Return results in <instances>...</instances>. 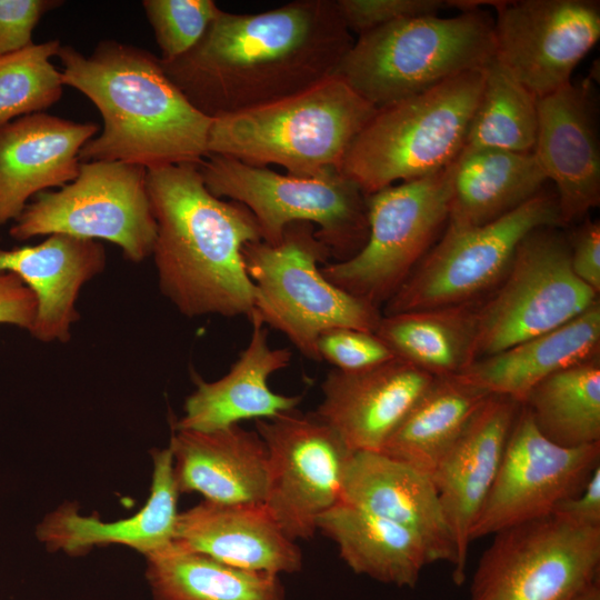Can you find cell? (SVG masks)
<instances>
[{"label":"cell","instance_id":"cell-40","mask_svg":"<svg viewBox=\"0 0 600 600\" xmlns=\"http://www.w3.org/2000/svg\"><path fill=\"white\" fill-rule=\"evenodd\" d=\"M570 263L574 274L597 293L600 292V222L584 220L567 236Z\"/></svg>","mask_w":600,"mask_h":600},{"label":"cell","instance_id":"cell-42","mask_svg":"<svg viewBox=\"0 0 600 600\" xmlns=\"http://www.w3.org/2000/svg\"><path fill=\"white\" fill-rule=\"evenodd\" d=\"M552 513L576 526L600 528V466L593 470L584 488L559 502Z\"/></svg>","mask_w":600,"mask_h":600},{"label":"cell","instance_id":"cell-9","mask_svg":"<svg viewBox=\"0 0 600 600\" xmlns=\"http://www.w3.org/2000/svg\"><path fill=\"white\" fill-rule=\"evenodd\" d=\"M454 162L366 196L368 238L352 257L327 262L333 284L377 308L387 303L431 249L448 222Z\"/></svg>","mask_w":600,"mask_h":600},{"label":"cell","instance_id":"cell-4","mask_svg":"<svg viewBox=\"0 0 600 600\" xmlns=\"http://www.w3.org/2000/svg\"><path fill=\"white\" fill-rule=\"evenodd\" d=\"M376 111L333 74L294 94L212 118L207 150L251 166L278 164L296 177H319L340 171Z\"/></svg>","mask_w":600,"mask_h":600},{"label":"cell","instance_id":"cell-8","mask_svg":"<svg viewBox=\"0 0 600 600\" xmlns=\"http://www.w3.org/2000/svg\"><path fill=\"white\" fill-rule=\"evenodd\" d=\"M198 167L213 196L239 202L254 216L269 244H277L294 222L313 224L338 261L356 254L367 241L366 196L340 171L301 178L211 153Z\"/></svg>","mask_w":600,"mask_h":600},{"label":"cell","instance_id":"cell-3","mask_svg":"<svg viewBox=\"0 0 600 600\" xmlns=\"http://www.w3.org/2000/svg\"><path fill=\"white\" fill-rule=\"evenodd\" d=\"M62 80L101 114V133L79 153L80 162L120 161L147 170L199 166L208 156L212 118L196 109L146 49L102 40L90 54L60 47Z\"/></svg>","mask_w":600,"mask_h":600},{"label":"cell","instance_id":"cell-11","mask_svg":"<svg viewBox=\"0 0 600 600\" xmlns=\"http://www.w3.org/2000/svg\"><path fill=\"white\" fill-rule=\"evenodd\" d=\"M496 288L478 307L474 361L551 331L599 300L572 271L568 238L558 227L527 234Z\"/></svg>","mask_w":600,"mask_h":600},{"label":"cell","instance_id":"cell-26","mask_svg":"<svg viewBox=\"0 0 600 600\" xmlns=\"http://www.w3.org/2000/svg\"><path fill=\"white\" fill-rule=\"evenodd\" d=\"M153 471L150 496L133 516L106 522L81 516L74 503H64L47 514L36 534L49 551L84 554L92 547L122 544L143 556L170 544L178 518L179 489L169 448L151 452Z\"/></svg>","mask_w":600,"mask_h":600},{"label":"cell","instance_id":"cell-43","mask_svg":"<svg viewBox=\"0 0 600 600\" xmlns=\"http://www.w3.org/2000/svg\"><path fill=\"white\" fill-rule=\"evenodd\" d=\"M571 600H600V581L590 584Z\"/></svg>","mask_w":600,"mask_h":600},{"label":"cell","instance_id":"cell-33","mask_svg":"<svg viewBox=\"0 0 600 600\" xmlns=\"http://www.w3.org/2000/svg\"><path fill=\"white\" fill-rule=\"evenodd\" d=\"M522 404L540 433L558 446L600 442V354L547 377Z\"/></svg>","mask_w":600,"mask_h":600},{"label":"cell","instance_id":"cell-29","mask_svg":"<svg viewBox=\"0 0 600 600\" xmlns=\"http://www.w3.org/2000/svg\"><path fill=\"white\" fill-rule=\"evenodd\" d=\"M547 181L533 152H461L454 162L447 227L464 229L494 221L538 194Z\"/></svg>","mask_w":600,"mask_h":600},{"label":"cell","instance_id":"cell-15","mask_svg":"<svg viewBox=\"0 0 600 600\" xmlns=\"http://www.w3.org/2000/svg\"><path fill=\"white\" fill-rule=\"evenodd\" d=\"M600 466V442L558 446L537 429L521 403L489 494L471 529V542L552 513L578 494Z\"/></svg>","mask_w":600,"mask_h":600},{"label":"cell","instance_id":"cell-34","mask_svg":"<svg viewBox=\"0 0 600 600\" xmlns=\"http://www.w3.org/2000/svg\"><path fill=\"white\" fill-rule=\"evenodd\" d=\"M537 100L494 59L484 69L482 91L461 152L482 149L532 152L538 130Z\"/></svg>","mask_w":600,"mask_h":600},{"label":"cell","instance_id":"cell-36","mask_svg":"<svg viewBox=\"0 0 600 600\" xmlns=\"http://www.w3.org/2000/svg\"><path fill=\"white\" fill-rule=\"evenodd\" d=\"M141 3L161 52L159 59L164 62L190 51L221 10L213 0H143Z\"/></svg>","mask_w":600,"mask_h":600},{"label":"cell","instance_id":"cell-38","mask_svg":"<svg viewBox=\"0 0 600 600\" xmlns=\"http://www.w3.org/2000/svg\"><path fill=\"white\" fill-rule=\"evenodd\" d=\"M339 14L358 36L399 20L438 14L443 0H336Z\"/></svg>","mask_w":600,"mask_h":600},{"label":"cell","instance_id":"cell-21","mask_svg":"<svg viewBox=\"0 0 600 600\" xmlns=\"http://www.w3.org/2000/svg\"><path fill=\"white\" fill-rule=\"evenodd\" d=\"M340 501L404 527L422 541L430 563L454 567V543L429 474L380 451H354Z\"/></svg>","mask_w":600,"mask_h":600},{"label":"cell","instance_id":"cell-16","mask_svg":"<svg viewBox=\"0 0 600 600\" xmlns=\"http://www.w3.org/2000/svg\"><path fill=\"white\" fill-rule=\"evenodd\" d=\"M496 10V60L537 99L569 83L600 38L599 1H500Z\"/></svg>","mask_w":600,"mask_h":600},{"label":"cell","instance_id":"cell-10","mask_svg":"<svg viewBox=\"0 0 600 600\" xmlns=\"http://www.w3.org/2000/svg\"><path fill=\"white\" fill-rule=\"evenodd\" d=\"M9 233L19 241L52 233L106 240L140 263L152 254L157 237L147 169L120 161L81 162L74 180L36 194Z\"/></svg>","mask_w":600,"mask_h":600},{"label":"cell","instance_id":"cell-7","mask_svg":"<svg viewBox=\"0 0 600 600\" xmlns=\"http://www.w3.org/2000/svg\"><path fill=\"white\" fill-rule=\"evenodd\" d=\"M254 291V312L307 358L321 361L317 342L333 328L376 332L380 309L330 282L321 272L330 250L309 222L289 224L277 244L262 240L242 251Z\"/></svg>","mask_w":600,"mask_h":600},{"label":"cell","instance_id":"cell-5","mask_svg":"<svg viewBox=\"0 0 600 600\" xmlns=\"http://www.w3.org/2000/svg\"><path fill=\"white\" fill-rule=\"evenodd\" d=\"M494 59L493 18L477 9L403 19L360 34L334 76L379 109Z\"/></svg>","mask_w":600,"mask_h":600},{"label":"cell","instance_id":"cell-17","mask_svg":"<svg viewBox=\"0 0 600 600\" xmlns=\"http://www.w3.org/2000/svg\"><path fill=\"white\" fill-rule=\"evenodd\" d=\"M538 130L533 154L556 197L563 226L600 203L598 100L590 77L570 81L537 100Z\"/></svg>","mask_w":600,"mask_h":600},{"label":"cell","instance_id":"cell-20","mask_svg":"<svg viewBox=\"0 0 600 600\" xmlns=\"http://www.w3.org/2000/svg\"><path fill=\"white\" fill-rule=\"evenodd\" d=\"M99 130L46 112L20 117L0 128V226L17 220L28 200L63 187L80 170L79 153Z\"/></svg>","mask_w":600,"mask_h":600},{"label":"cell","instance_id":"cell-6","mask_svg":"<svg viewBox=\"0 0 600 600\" xmlns=\"http://www.w3.org/2000/svg\"><path fill=\"white\" fill-rule=\"evenodd\" d=\"M483 81L484 69L468 71L377 109L340 172L369 196L448 168L463 149Z\"/></svg>","mask_w":600,"mask_h":600},{"label":"cell","instance_id":"cell-25","mask_svg":"<svg viewBox=\"0 0 600 600\" xmlns=\"http://www.w3.org/2000/svg\"><path fill=\"white\" fill-rule=\"evenodd\" d=\"M168 448L179 492H199L217 503L264 502L268 452L257 431L239 424L173 430Z\"/></svg>","mask_w":600,"mask_h":600},{"label":"cell","instance_id":"cell-1","mask_svg":"<svg viewBox=\"0 0 600 600\" xmlns=\"http://www.w3.org/2000/svg\"><path fill=\"white\" fill-rule=\"evenodd\" d=\"M353 41L336 0H296L259 13L220 10L190 51L159 60L189 102L217 118L333 76Z\"/></svg>","mask_w":600,"mask_h":600},{"label":"cell","instance_id":"cell-2","mask_svg":"<svg viewBox=\"0 0 600 600\" xmlns=\"http://www.w3.org/2000/svg\"><path fill=\"white\" fill-rule=\"evenodd\" d=\"M147 189L157 223L151 256L161 293L188 318H250L256 291L242 251L262 240L254 216L239 202L213 196L192 163L147 170Z\"/></svg>","mask_w":600,"mask_h":600},{"label":"cell","instance_id":"cell-35","mask_svg":"<svg viewBox=\"0 0 600 600\" xmlns=\"http://www.w3.org/2000/svg\"><path fill=\"white\" fill-rule=\"evenodd\" d=\"M60 47V40L52 39L0 57V128L60 100L62 73L50 61Z\"/></svg>","mask_w":600,"mask_h":600},{"label":"cell","instance_id":"cell-19","mask_svg":"<svg viewBox=\"0 0 600 600\" xmlns=\"http://www.w3.org/2000/svg\"><path fill=\"white\" fill-rule=\"evenodd\" d=\"M433 379L398 357L362 371L333 369L314 413L352 452L380 451Z\"/></svg>","mask_w":600,"mask_h":600},{"label":"cell","instance_id":"cell-27","mask_svg":"<svg viewBox=\"0 0 600 600\" xmlns=\"http://www.w3.org/2000/svg\"><path fill=\"white\" fill-rule=\"evenodd\" d=\"M600 350V301L546 333L478 359L458 376L489 394L523 402L552 373L590 359Z\"/></svg>","mask_w":600,"mask_h":600},{"label":"cell","instance_id":"cell-23","mask_svg":"<svg viewBox=\"0 0 600 600\" xmlns=\"http://www.w3.org/2000/svg\"><path fill=\"white\" fill-rule=\"evenodd\" d=\"M247 348L229 372L216 381L194 377L196 390L186 399L182 417L173 430L211 431L248 419H270L297 409L302 396L273 392L269 377L290 364L289 349H273L268 329L253 311Z\"/></svg>","mask_w":600,"mask_h":600},{"label":"cell","instance_id":"cell-18","mask_svg":"<svg viewBox=\"0 0 600 600\" xmlns=\"http://www.w3.org/2000/svg\"><path fill=\"white\" fill-rule=\"evenodd\" d=\"M520 404L489 396L430 474L454 543L452 580L458 586L466 581L470 532L498 473Z\"/></svg>","mask_w":600,"mask_h":600},{"label":"cell","instance_id":"cell-28","mask_svg":"<svg viewBox=\"0 0 600 600\" xmlns=\"http://www.w3.org/2000/svg\"><path fill=\"white\" fill-rule=\"evenodd\" d=\"M331 539L358 574L400 588H414L430 563L422 541L388 519L339 501L317 520V531Z\"/></svg>","mask_w":600,"mask_h":600},{"label":"cell","instance_id":"cell-30","mask_svg":"<svg viewBox=\"0 0 600 600\" xmlns=\"http://www.w3.org/2000/svg\"><path fill=\"white\" fill-rule=\"evenodd\" d=\"M144 558L153 600H286L280 576L240 569L174 541Z\"/></svg>","mask_w":600,"mask_h":600},{"label":"cell","instance_id":"cell-31","mask_svg":"<svg viewBox=\"0 0 600 600\" xmlns=\"http://www.w3.org/2000/svg\"><path fill=\"white\" fill-rule=\"evenodd\" d=\"M489 396L458 374L434 377L380 452L430 476Z\"/></svg>","mask_w":600,"mask_h":600},{"label":"cell","instance_id":"cell-32","mask_svg":"<svg viewBox=\"0 0 600 600\" xmlns=\"http://www.w3.org/2000/svg\"><path fill=\"white\" fill-rule=\"evenodd\" d=\"M479 304L382 314L376 333L398 358L433 377L454 376L474 361Z\"/></svg>","mask_w":600,"mask_h":600},{"label":"cell","instance_id":"cell-37","mask_svg":"<svg viewBox=\"0 0 600 600\" xmlns=\"http://www.w3.org/2000/svg\"><path fill=\"white\" fill-rule=\"evenodd\" d=\"M317 349L320 360L346 372L380 366L397 356L376 333L352 328H333L320 334Z\"/></svg>","mask_w":600,"mask_h":600},{"label":"cell","instance_id":"cell-12","mask_svg":"<svg viewBox=\"0 0 600 600\" xmlns=\"http://www.w3.org/2000/svg\"><path fill=\"white\" fill-rule=\"evenodd\" d=\"M542 227H564L556 194L533 198L480 227H447L399 290L383 314L480 301L507 273L518 244Z\"/></svg>","mask_w":600,"mask_h":600},{"label":"cell","instance_id":"cell-41","mask_svg":"<svg viewBox=\"0 0 600 600\" xmlns=\"http://www.w3.org/2000/svg\"><path fill=\"white\" fill-rule=\"evenodd\" d=\"M37 313L32 291L11 272H0V323L30 330Z\"/></svg>","mask_w":600,"mask_h":600},{"label":"cell","instance_id":"cell-13","mask_svg":"<svg viewBox=\"0 0 600 600\" xmlns=\"http://www.w3.org/2000/svg\"><path fill=\"white\" fill-rule=\"evenodd\" d=\"M493 536L474 572L470 600H571L600 581V528L550 513Z\"/></svg>","mask_w":600,"mask_h":600},{"label":"cell","instance_id":"cell-14","mask_svg":"<svg viewBox=\"0 0 600 600\" xmlns=\"http://www.w3.org/2000/svg\"><path fill=\"white\" fill-rule=\"evenodd\" d=\"M268 452L264 507L291 540L310 539L318 518L341 499L352 451L314 412L256 420Z\"/></svg>","mask_w":600,"mask_h":600},{"label":"cell","instance_id":"cell-22","mask_svg":"<svg viewBox=\"0 0 600 600\" xmlns=\"http://www.w3.org/2000/svg\"><path fill=\"white\" fill-rule=\"evenodd\" d=\"M106 263V249L99 241L66 233L49 234L36 246L0 249V272L14 273L34 294L37 313L29 332L44 343L70 340L71 327L80 317L79 292Z\"/></svg>","mask_w":600,"mask_h":600},{"label":"cell","instance_id":"cell-39","mask_svg":"<svg viewBox=\"0 0 600 600\" xmlns=\"http://www.w3.org/2000/svg\"><path fill=\"white\" fill-rule=\"evenodd\" d=\"M60 0H0V57L31 44L41 18L63 4Z\"/></svg>","mask_w":600,"mask_h":600},{"label":"cell","instance_id":"cell-24","mask_svg":"<svg viewBox=\"0 0 600 600\" xmlns=\"http://www.w3.org/2000/svg\"><path fill=\"white\" fill-rule=\"evenodd\" d=\"M173 541L227 564L281 576L302 568V553L263 503L203 500L178 514Z\"/></svg>","mask_w":600,"mask_h":600}]
</instances>
